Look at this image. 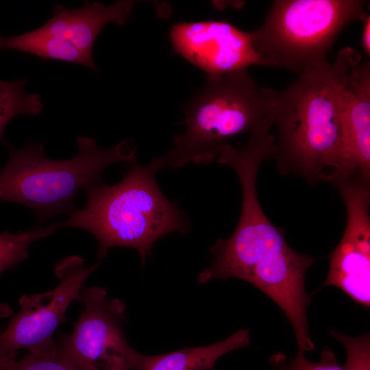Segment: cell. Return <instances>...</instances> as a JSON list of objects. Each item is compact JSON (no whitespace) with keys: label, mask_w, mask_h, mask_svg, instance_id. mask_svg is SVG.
<instances>
[{"label":"cell","mask_w":370,"mask_h":370,"mask_svg":"<svg viewBox=\"0 0 370 370\" xmlns=\"http://www.w3.org/2000/svg\"><path fill=\"white\" fill-rule=\"evenodd\" d=\"M270 92L280 173L299 175L310 184L353 176L336 61L306 69L285 89Z\"/></svg>","instance_id":"1"},{"label":"cell","mask_w":370,"mask_h":370,"mask_svg":"<svg viewBox=\"0 0 370 370\" xmlns=\"http://www.w3.org/2000/svg\"><path fill=\"white\" fill-rule=\"evenodd\" d=\"M131 166L115 184L84 188L85 207L56 225L91 233L98 243L99 260L111 247H130L144 265L158 240L169 233L186 232L188 223L176 204L162 192L156 173L137 162Z\"/></svg>","instance_id":"2"},{"label":"cell","mask_w":370,"mask_h":370,"mask_svg":"<svg viewBox=\"0 0 370 370\" xmlns=\"http://www.w3.org/2000/svg\"><path fill=\"white\" fill-rule=\"evenodd\" d=\"M185 125L172 147L147 165L153 172L211 164L234 138L272 131L270 88H260L247 69L208 77L186 109Z\"/></svg>","instance_id":"3"},{"label":"cell","mask_w":370,"mask_h":370,"mask_svg":"<svg viewBox=\"0 0 370 370\" xmlns=\"http://www.w3.org/2000/svg\"><path fill=\"white\" fill-rule=\"evenodd\" d=\"M77 144L78 154L64 160L46 157L43 143L29 142L23 149L8 145L9 158L0 171V200L31 208L42 223L76 210L77 192L99 184L108 166L136 162V146L130 140L103 149L94 138L79 136Z\"/></svg>","instance_id":"4"},{"label":"cell","mask_w":370,"mask_h":370,"mask_svg":"<svg viewBox=\"0 0 370 370\" xmlns=\"http://www.w3.org/2000/svg\"><path fill=\"white\" fill-rule=\"evenodd\" d=\"M369 14L360 0H277L262 25L250 32L253 47L269 66L298 74L329 62L341 30Z\"/></svg>","instance_id":"5"},{"label":"cell","mask_w":370,"mask_h":370,"mask_svg":"<svg viewBox=\"0 0 370 370\" xmlns=\"http://www.w3.org/2000/svg\"><path fill=\"white\" fill-rule=\"evenodd\" d=\"M84 305L71 332L60 334L58 350L82 370H132L136 351L123 330L125 305L101 287H82Z\"/></svg>","instance_id":"6"},{"label":"cell","mask_w":370,"mask_h":370,"mask_svg":"<svg viewBox=\"0 0 370 370\" xmlns=\"http://www.w3.org/2000/svg\"><path fill=\"white\" fill-rule=\"evenodd\" d=\"M101 264L98 260L86 267L84 260L69 256L55 266L58 284L52 290L40 294L23 295L20 310L0 334V355H7L26 349L40 353L56 347L53 334L64 321L66 312L89 275Z\"/></svg>","instance_id":"7"},{"label":"cell","mask_w":370,"mask_h":370,"mask_svg":"<svg viewBox=\"0 0 370 370\" xmlns=\"http://www.w3.org/2000/svg\"><path fill=\"white\" fill-rule=\"evenodd\" d=\"M332 184L343 199L347 223L343 237L328 256L329 271L321 287H338L356 303L369 307V182L352 176Z\"/></svg>","instance_id":"8"},{"label":"cell","mask_w":370,"mask_h":370,"mask_svg":"<svg viewBox=\"0 0 370 370\" xmlns=\"http://www.w3.org/2000/svg\"><path fill=\"white\" fill-rule=\"evenodd\" d=\"M170 39L175 51L208 77L268 66L254 49L250 32L224 21L180 22L172 25Z\"/></svg>","instance_id":"9"},{"label":"cell","mask_w":370,"mask_h":370,"mask_svg":"<svg viewBox=\"0 0 370 370\" xmlns=\"http://www.w3.org/2000/svg\"><path fill=\"white\" fill-rule=\"evenodd\" d=\"M340 71L349 162L354 175L370 182V64L352 47L336 60Z\"/></svg>","instance_id":"10"},{"label":"cell","mask_w":370,"mask_h":370,"mask_svg":"<svg viewBox=\"0 0 370 370\" xmlns=\"http://www.w3.org/2000/svg\"><path fill=\"white\" fill-rule=\"evenodd\" d=\"M135 1L121 0L106 5L86 1L75 8L56 4L49 20L37 29L65 40L84 56L92 58L96 38L108 23L123 25L129 18Z\"/></svg>","instance_id":"11"},{"label":"cell","mask_w":370,"mask_h":370,"mask_svg":"<svg viewBox=\"0 0 370 370\" xmlns=\"http://www.w3.org/2000/svg\"><path fill=\"white\" fill-rule=\"evenodd\" d=\"M249 330H239L228 338L213 344L186 347L159 355L136 352L132 370H208L223 355L249 344Z\"/></svg>","instance_id":"12"},{"label":"cell","mask_w":370,"mask_h":370,"mask_svg":"<svg viewBox=\"0 0 370 370\" xmlns=\"http://www.w3.org/2000/svg\"><path fill=\"white\" fill-rule=\"evenodd\" d=\"M5 49L29 53L46 60L75 63L97 71L92 58L84 56L66 41L37 29L12 36L0 34V50Z\"/></svg>","instance_id":"13"},{"label":"cell","mask_w":370,"mask_h":370,"mask_svg":"<svg viewBox=\"0 0 370 370\" xmlns=\"http://www.w3.org/2000/svg\"><path fill=\"white\" fill-rule=\"evenodd\" d=\"M25 79L10 82L0 80V141L9 121L18 114L38 115L44 108L40 95L25 93Z\"/></svg>","instance_id":"14"},{"label":"cell","mask_w":370,"mask_h":370,"mask_svg":"<svg viewBox=\"0 0 370 370\" xmlns=\"http://www.w3.org/2000/svg\"><path fill=\"white\" fill-rule=\"evenodd\" d=\"M58 229L56 223H53L31 231L12 233L5 230L1 232L0 274L16 267L28 257L29 247L34 242L53 234Z\"/></svg>","instance_id":"15"},{"label":"cell","mask_w":370,"mask_h":370,"mask_svg":"<svg viewBox=\"0 0 370 370\" xmlns=\"http://www.w3.org/2000/svg\"><path fill=\"white\" fill-rule=\"evenodd\" d=\"M5 370H82L56 347L48 351L28 352Z\"/></svg>","instance_id":"16"},{"label":"cell","mask_w":370,"mask_h":370,"mask_svg":"<svg viewBox=\"0 0 370 370\" xmlns=\"http://www.w3.org/2000/svg\"><path fill=\"white\" fill-rule=\"evenodd\" d=\"M331 335L345 347L347 357L344 370H370V336L352 337L331 331Z\"/></svg>","instance_id":"17"},{"label":"cell","mask_w":370,"mask_h":370,"mask_svg":"<svg viewBox=\"0 0 370 370\" xmlns=\"http://www.w3.org/2000/svg\"><path fill=\"white\" fill-rule=\"evenodd\" d=\"M281 370H344L338 365L335 354L330 348H324L321 353L319 362L308 360L304 352L297 351L296 358L286 363Z\"/></svg>","instance_id":"18"},{"label":"cell","mask_w":370,"mask_h":370,"mask_svg":"<svg viewBox=\"0 0 370 370\" xmlns=\"http://www.w3.org/2000/svg\"><path fill=\"white\" fill-rule=\"evenodd\" d=\"M365 24L362 32V46L365 53L370 54V17L368 16L365 20Z\"/></svg>","instance_id":"19"},{"label":"cell","mask_w":370,"mask_h":370,"mask_svg":"<svg viewBox=\"0 0 370 370\" xmlns=\"http://www.w3.org/2000/svg\"><path fill=\"white\" fill-rule=\"evenodd\" d=\"M16 352L7 355H0V370H5L11 367L16 360Z\"/></svg>","instance_id":"20"},{"label":"cell","mask_w":370,"mask_h":370,"mask_svg":"<svg viewBox=\"0 0 370 370\" xmlns=\"http://www.w3.org/2000/svg\"><path fill=\"white\" fill-rule=\"evenodd\" d=\"M11 310L9 306L3 304H0V317H5L10 315Z\"/></svg>","instance_id":"21"},{"label":"cell","mask_w":370,"mask_h":370,"mask_svg":"<svg viewBox=\"0 0 370 370\" xmlns=\"http://www.w3.org/2000/svg\"><path fill=\"white\" fill-rule=\"evenodd\" d=\"M5 328L3 327L0 326V334L2 333Z\"/></svg>","instance_id":"22"}]
</instances>
